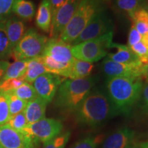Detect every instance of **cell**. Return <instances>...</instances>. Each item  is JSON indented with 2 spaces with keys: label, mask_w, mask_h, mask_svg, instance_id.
I'll list each match as a JSON object with an SVG mask.
<instances>
[{
  "label": "cell",
  "mask_w": 148,
  "mask_h": 148,
  "mask_svg": "<svg viewBox=\"0 0 148 148\" xmlns=\"http://www.w3.org/2000/svg\"><path fill=\"white\" fill-rule=\"evenodd\" d=\"M138 145L140 148H148V140L138 143Z\"/></svg>",
  "instance_id": "60d3db41"
},
{
  "label": "cell",
  "mask_w": 148,
  "mask_h": 148,
  "mask_svg": "<svg viewBox=\"0 0 148 148\" xmlns=\"http://www.w3.org/2000/svg\"><path fill=\"white\" fill-rule=\"evenodd\" d=\"M5 93H6L7 97H8L10 116L23 112L25 107H26L27 103V101L19 99L12 92H5Z\"/></svg>",
  "instance_id": "4316f807"
},
{
  "label": "cell",
  "mask_w": 148,
  "mask_h": 148,
  "mask_svg": "<svg viewBox=\"0 0 148 148\" xmlns=\"http://www.w3.org/2000/svg\"><path fill=\"white\" fill-rule=\"evenodd\" d=\"M140 0H115V5L119 10L126 13L131 18L136 11L143 5Z\"/></svg>",
  "instance_id": "d4e9b609"
},
{
  "label": "cell",
  "mask_w": 148,
  "mask_h": 148,
  "mask_svg": "<svg viewBox=\"0 0 148 148\" xmlns=\"http://www.w3.org/2000/svg\"><path fill=\"white\" fill-rule=\"evenodd\" d=\"M0 148H3V147H1V145H0Z\"/></svg>",
  "instance_id": "7dc6e473"
},
{
  "label": "cell",
  "mask_w": 148,
  "mask_h": 148,
  "mask_svg": "<svg viewBox=\"0 0 148 148\" xmlns=\"http://www.w3.org/2000/svg\"><path fill=\"white\" fill-rule=\"evenodd\" d=\"M103 139V136H88L79 140L71 148H98Z\"/></svg>",
  "instance_id": "4dcf8cb0"
},
{
  "label": "cell",
  "mask_w": 148,
  "mask_h": 148,
  "mask_svg": "<svg viewBox=\"0 0 148 148\" xmlns=\"http://www.w3.org/2000/svg\"><path fill=\"white\" fill-rule=\"evenodd\" d=\"M111 47L116 49L114 53H109L108 58L114 62L123 64H137L142 62L127 45L112 42Z\"/></svg>",
  "instance_id": "e0dca14e"
},
{
  "label": "cell",
  "mask_w": 148,
  "mask_h": 148,
  "mask_svg": "<svg viewBox=\"0 0 148 148\" xmlns=\"http://www.w3.org/2000/svg\"><path fill=\"white\" fill-rule=\"evenodd\" d=\"M141 77L145 83H148V63L144 64L142 67Z\"/></svg>",
  "instance_id": "f35d334b"
},
{
  "label": "cell",
  "mask_w": 148,
  "mask_h": 148,
  "mask_svg": "<svg viewBox=\"0 0 148 148\" xmlns=\"http://www.w3.org/2000/svg\"><path fill=\"white\" fill-rule=\"evenodd\" d=\"M10 62L7 60H0V81L3 78V75L5 71H6L7 68L8 67Z\"/></svg>",
  "instance_id": "74e56055"
},
{
  "label": "cell",
  "mask_w": 148,
  "mask_h": 148,
  "mask_svg": "<svg viewBox=\"0 0 148 148\" xmlns=\"http://www.w3.org/2000/svg\"><path fill=\"white\" fill-rule=\"evenodd\" d=\"M10 92L13 93L19 99L27 101V102L38 97L33 85L26 82H24L19 87Z\"/></svg>",
  "instance_id": "484cf974"
},
{
  "label": "cell",
  "mask_w": 148,
  "mask_h": 148,
  "mask_svg": "<svg viewBox=\"0 0 148 148\" xmlns=\"http://www.w3.org/2000/svg\"><path fill=\"white\" fill-rule=\"evenodd\" d=\"M72 45L59 38L48 39L42 55L49 57L56 62L62 64L71 63L74 59L71 51Z\"/></svg>",
  "instance_id": "4fadbf2b"
},
{
  "label": "cell",
  "mask_w": 148,
  "mask_h": 148,
  "mask_svg": "<svg viewBox=\"0 0 148 148\" xmlns=\"http://www.w3.org/2000/svg\"><path fill=\"white\" fill-rule=\"evenodd\" d=\"M68 0H49L52 9V14H54L56 11L63 5Z\"/></svg>",
  "instance_id": "8d00e7d4"
},
{
  "label": "cell",
  "mask_w": 148,
  "mask_h": 148,
  "mask_svg": "<svg viewBox=\"0 0 148 148\" xmlns=\"http://www.w3.org/2000/svg\"><path fill=\"white\" fill-rule=\"evenodd\" d=\"M73 113L78 124L90 127L100 126L115 114L106 94L94 87Z\"/></svg>",
  "instance_id": "7a4b0ae2"
},
{
  "label": "cell",
  "mask_w": 148,
  "mask_h": 148,
  "mask_svg": "<svg viewBox=\"0 0 148 148\" xmlns=\"http://www.w3.org/2000/svg\"><path fill=\"white\" fill-rule=\"evenodd\" d=\"M141 41L143 42V43L145 45L146 47L148 49V32L146 33L145 34H144L142 36Z\"/></svg>",
  "instance_id": "ab89813d"
},
{
  "label": "cell",
  "mask_w": 148,
  "mask_h": 148,
  "mask_svg": "<svg viewBox=\"0 0 148 148\" xmlns=\"http://www.w3.org/2000/svg\"><path fill=\"white\" fill-rule=\"evenodd\" d=\"M5 30L12 50L25 32V25L19 18L12 16L5 20Z\"/></svg>",
  "instance_id": "2e32d148"
},
{
  "label": "cell",
  "mask_w": 148,
  "mask_h": 148,
  "mask_svg": "<svg viewBox=\"0 0 148 148\" xmlns=\"http://www.w3.org/2000/svg\"><path fill=\"white\" fill-rule=\"evenodd\" d=\"M93 68L94 65L91 62L74 58L71 62L69 79H83L89 77Z\"/></svg>",
  "instance_id": "ffe728a7"
},
{
  "label": "cell",
  "mask_w": 148,
  "mask_h": 148,
  "mask_svg": "<svg viewBox=\"0 0 148 148\" xmlns=\"http://www.w3.org/2000/svg\"><path fill=\"white\" fill-rule=\"evenodd\" d=\"M144 82L140 77H114L106 81V95L115 114L129 115L136 107Z\"/></svg>",
  "instance_id": "6da1fadb"
},
{
  "label": "cell",
  "mask_w": 148,
  "mask_h": 148,
  "mask_svg": "<svg viewBox=\"0 0 148 148\" xmlns=\"http://www.w3.org/2000/svg\"><path fill=\"white\" fill-rule=\"evenodd\" d=\"M79 1L80 0H68L54 12L49 30L51 38H58L75 13Z\"/></svg>",
  "instance_id": "8fae6325"
},
{
  "label": "cell",
  "mask_w": 148,
  "mask_h": 148,
  "mask_svg": "<svg viewBox=\"0 0 148 148\" xmlns=\"http://www.w3.org/2000/svg\"><path fill=\"white\" fill-rule=\"evenodd\" d=\"M132 19V25L141 36L148 32V10L143 5L136 11Z\"/></svg>",
  "instance_id": "603a6c76"
},
{
  "label": "cell",
  "mask_w": 148,
  "mask_h": 148,
  "mask_svg": "<svg viewBox=\"0 0 148 148\" xmlns=\"http://www.w3.org/2000/svg\"><path fill=\"white\" fill-rule=\"evenodd\" d=\"M47 105V103L39 97L27 102L23 112L28 125L45 118Z\"/></svg>",
  "instance_id": "9a60e30c"
},
{
  "label": "cell",
  "mask_w": 148,
  "mask_h": 148,
  "mask_svg": "<svg viewBox=\"0 0 148 148\" xmlns=\"http://www.w3.org/2000/svg\"><path fill=\"white\" fill-rule=\"evenodd\" d=\"M103 10L105 5L95 0H80L75 13L58 38L66 43L72 44L92 18Z\"/></svg>",
  "instance_id": "277c9868"
},
{
  "label": "cell",
  "mask_w": 148,
  "mask_h": 148,
  "mask_svg": "<svg viewBox=\"0 0 148 148\" xmlns=\"http://www.w3.org/2000/svg\"><path fill=\"white\" fill-rule=\"evenodd\" d=\"M35 11L34 4L29 0H15L12 6V12L24 20H32L35 15Z\"/></svg>",
  "instance_id": "44dd1931"
},
{
  "label": "cell",
  "mask_w": 148,
  "mask_h": 148,
  "mask_svg": "<svg viewBox=\"0 0 148 148\" xmlns=\"http://www.w3.org/2000/svg\"><path fill=\"white\" fill-rule=\"evenodd\" d=\"M62 129L63 125L59 120L44 118L27 125L23 134L45 144L60 135Z\"/></svg>",
  "instance_id": "52a82bcc"
},
{
  "label": "cell",
  "mask_w": 148,
  "mask_h": 148,
  "mask_svg": "<svg viewBox=\"0 0 148 148\" xmlns=\"http://www.w3.org/2000/svg\"><path fill=\"white\" fill-rule=\"evenodd\" d=\"M127 148H140V147H138V143H134L131 144V145H130V146H128V147H127Z\"/></svg>",
  "instance_id": "7bdbcfd3"
},
{
  "label": "cell",
  "mask_w": 148,
  "mask_h": 148,
  "mask_svg": "<svg viewBox=\"0 0 148 148\" xmlns=\"http://www.w3.org/2000/svg\"><path fill=\"white\" fill-rule=\"evenodd\" d=\"M136 107L140 115L148 117V83H144Z\"/></svg>",
  "instance_id": "f546056e"
},
{
  "label": "cell",
  "mask_w": 148,
  "mask_h": 148,
  "mask_svg": "<svg viewBox=\"0 0 148 148\" xmlns=\"http://www.w3.org/2000/svg\"><path fill=\"white\" fill-rule=\"evenodd\" d=\"M15 0H0V18H6L12 12V6Z\"/></svg>",
  "instance_id": "e575fe53"
},
{
  "label": "cell",
  "mask_w": 148,
  "mask_h": 148,
  "mask_svg": "<svg viewBox=\"0 0 148 148\" xmlns=\"http://www.w3.org/2000/svg\"><path fill=\"white\" fill-rule=\"evenodd\" d=\"M2 19H5V18H0V21H1V20H2Z\"/></svg>",
  "instance_id": "bcb514c9"
},
{
  "label": "cell",
  "mask_w": 148,
  "mask_h": 148,
  "mask_svg": "<svg viewBox=\"0 0 148 148\" xmlns=\"http://www.w3.org/2000/svg\"><path fill=\"white\" fill-rule=\"evenodd\" d=\"M129 47L139 58L142 63L143 64L148 63V49L141 40Z\"/></svg>",
  "instance_id": "836d02e7"
},
{
  "label": "cell",
  "mask_w": 148,
  "mask_h": 148,
  "mask_svg": "<svg viewBox=\"0 0 148 148\" xmlns=\"http://www.w3.org/2000/svg\"><path fill=\"white\" fill-rule=\"evenodd\" d=\"M37 140L9 126H0V145L3 148H37Z\"/></svg>",
  "instance_id": "9c48e42d"
},
{
  "label": "cell",
  "mask_w": 148,
  "mask_h": 148,
  "mask_svg": "<svg viewBox=\"0 0 148 148\" xmlns=\"http://www.w3.org/2000/svg\"><path fill=\"white\" fill-rule=\"evenodd\" d=\"M52 16V9L49 0H42L36 12V24L37 27L44 32H49Z\"/></svg>",
  "instance_id": "ac0fdd59"
},
{
  "label": "cell",
  "mask_w": 148,
  "mask_h": 148,
  "mask_svg": "<svg viewBox=\"0 0 148 148\" xmlns=\"http://www.w3.org/2000/svg\"><path fill=\"white\" fill-rule=\"evenodd\" d=\"M143 6H144V5H143ZM144 7H145V8L146 9H147V10H148V4H147V5H146V6H145H145H144Z\"/></svg>",
  "instance_id": "ee69618b"
},
{
  "label": "cell",
  "mask_w": 148,
  "mask_h": 148,
  "mask_svg": "<svg viewBox=\"0 0 148 148\" xmlns=\"http://www.w3.org/2000/svg\"><path fill=\"white\" fill-rule=\"evenodd\" d=\"M140 1H141V2H144V1H147V0H140Z\"/></svg>",
  "instance_id": "f6af8a7d"
},
{
  "label": "cell",
  "mask_w": 148,
  "mask_h": 148,
  "mask_svg": "<svg viewBox=\"0 0 148 148\" xmlns=\"http://www.w3.org/2000/svg\"><path fill=\"white\" fill-rule=\"evenodd\" d=\"M112 38L113 32H110L94 39L72 45V54L78 60L91 63L97 62L107 55L113 42Z\"/></svg>",
  "instance_id": "5b68a950"
},
{
  "label": "cell",
  "mask_w": 148,
  "mask_h": 148,
  "mask_svg": "<svg viewBox=\"0 0 148 148\" xmlns=\"http://www.w3.org/2000/svg\"><path fill=\"white\" fill-rule=\"evenodd\" d=\"M142 36L140 34V33L136 30L134 25H132V26L130 29L129 34H128V39H127V46L131 47V46L138 43L141 40Z\"/></svg>",
  "instance_id": "d590c367"
},
{
  "label": "cell",
  "mask_w": 148,
  "mask_h": 148,
  "mask_svg": "<svg viewBox=\"0 0 148 148\" xmlns=\"http://www.w3.org/2000/svg\"><path fill=\"white\" fill-rule=\"evenodd\" d=\"M113 28L114 25L112 19L106 13L105 10H101L92 18L82 33L72 42V45L94 39L110 32H113Z\"/></svg>",
  "instance_id": "ba28073f"
},
{
  "label": "cell",
  "mask_w": 148,
  "mask_h": 148,
  "mask_svg": "<svg viewBox=\"0 0 148 148\" xmlns=\"http://www.w3.org/2000/svg\"><path fill=\"white\" fill-rule=\"evenodd\" d=\"M5 19L0 21V60H5L11 56L12 49L5 30Z\"/></svg>",
  "instance_id": "cb8c5ba5"
},
{
  "label": "cell",
  "mask_w": 148,
  "mask_h": 148,
  "mask_svg": "<svg viewBox=\"0 0 148 148\" xmlns=\"http://www.w3.org/2000/svg\"><path fill=\"white\" fill-rule=\"evenodd\" d=\"M64 79L60 75L47 72L38 76L32 84L37 96L48 103L53 100L58 87Z\"/></svg>",
  "instance_id": "30bf717a"
},
{
  "label": "cell",
  "mask_w": 148,
  "mask_h": 148,
  "mask_svg": "<svg viewBox=\"0 0 148 148\" xmlns=\"http://www.w3.org/2000/svg\"><path fill=\"white\" fill-rule=\"evenodd\" d=\"M7 124L15 130L21 133H23L28 125L24 112H21L15 115L11 116Z\"/></svg>",
  "instance_id": "f1b7e54d"
},
{
  "label": "cell",
  "mask_w": 148,
  "mask_h": 148,
  "mask_svg": "<svg viewBox=\"0 0 148 148\" xmlns=\"http://www.w3.org/2000/svg\"><path fill=\"white\" fill-rule=\"evenodd\" d=\"M95 1H98V2L101 3V4L104 5L105 6H106V5L110 4V3L111 2V0H95Z\"/></svg>",
  "instance_id": "b9f144b4"
},
{
  "label": "cell",
  "mask_w": 148,
  "mask_h": 148,
  "mask_svg": "<svg viewBox=\"0 0 148 148\" xmlns=\"http://www.w3.org/2000/svg\"><path fill=\"white\" fill-rule=\"evenodd\" d=\"M97 78L88 77L83 79H64L56 92V105L66 112H74L95 86Z\"/></svg>",
  "instance_id": "3957f363"
},
{
  "label": "cell",
  "mask_w": 148,
  "mask_h": 148,
  "mask_svg": "<svg viewBox=\"0 0 148 148\" xmlns=\"http://www.w3.org/2000/svg\"><path fill=\"white\" fill-rule=\"evenodd\" d=\"M48 38L34 29L30 28L25 34L12 50L11 56L15 60H30L43 53Z\"/></svg>",
  "instance_id": "8992f818"
},
{
  "label": "cell",
  "mask_w": 148,
  "mask_h": 148,
  "mask_svg": "<svg viewBox=\"0 0 148 148\" xmlns=\"http://www.w3.org/2000/svg\"><path fill=\"white\" fill-rule=\"evenodd\" d=\"M10 118L8 101L5 92L0 90V126L6 125Z\"/></svg>",
  "instance_id": "83f0119b"
},
{
  "label": "cell",
  "mask_w": 148,
  "mask_h": 148,
  "mask_svg": "<svg viewBox=\"0 0 148 148\" xmlns=\"http://www.w3.org/2000/svg\"><path fill=\"white\" fill-rule=\"evenodd\" d=\"M45 73H47V70L44 65L41 56H40L29 60L23 77L25 82L32 84L37 77Z\"/></svg>",
  "instance_id": "d6986e66"
},
{
  "label": "cell",
  "mask_w": 148,
  "mask_h": 148,
  "mask_svg": "<svg viewBox=\"0 0 148 148\" xmlns=\"http://www.w3.org/2000/svg\"><path fill=\"white\" fill-rule=\"evenodd\" d=\"M70 137V132H66L58 135L53 140L44 144L43 148H64Z\"/></svg>",
  "instance_id": "d6a6232c"
},
{
  "label": "cell",
  "mask_w": 148,
  "mask_h": 148,
  "mask_svg": "<svg viewBox=\"0 0 148 148\" xmlns=\"http://www.w3.org/2000/svg\"><path fill=\"white\" fill-rule=\"evenodd\" d=\"M143 65L144 64L141 62L137 64L119 63L110 60L107 57L102 62L101 68L103 73L108 77V78L114 77L142 78L141 69Z\"/></svg>",
  "instance_id": "7c38bea8"
},
{
  "label": "cell",
  "mask_w": 148,
  "mask_h": 148,
  "mask_svg": "<svg viewBox=\"0 0 148 148\" xmlns=\"http://www.w3.org/2000/svg\"><path fill=\"white\" fill-rule=\"evenodd\" d=\"M134 131L123 127L109 135L98 148H127L134 143Z\"/></svg>",
  "instance_id": "5bb4252c"
},
{
  "label": "cell",
  "mask_w": 148,
  "mask_h": 148,
  "mask_svg": "<svg viewBox=\"0 0 148 148\" xmlns=\"http://www.w3.org/2000/svg\"><path fill=\"white\" fill-rule=\"evenodd\" d=\"M28 61L29 60H15L12 63H10L0 82L8 79L18 78L23 76L26 71Z\"/></svg>",
  "instance_id": "7402d4cb"
},
{
  "label": "cell",
  "mask_w": 148,
  "mask_h": 148,
  "mask_svg": "<svg viewBox=\"0 0 148 148\" xmlns=\"http://www.w3.org/2000/svg\"><path fill=\"white\" fill-rule=\"evenodd\" d=\"M25 82L23 76L18 77V78L6 79L0 82V90L3 92H12Z\"/></svg>",
  "instance_id": "1f68e13d"
}]
</instances>
